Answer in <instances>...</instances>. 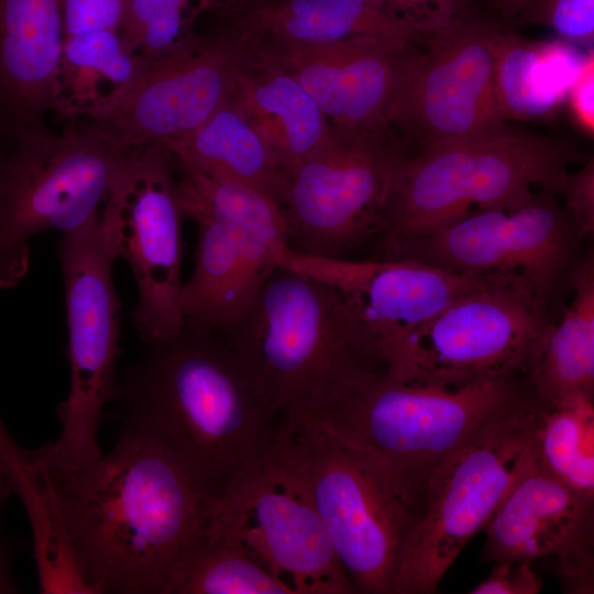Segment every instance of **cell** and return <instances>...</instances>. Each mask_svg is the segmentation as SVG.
Masks as SVG:
<instances>
[{
    "mask_svg": "<svg viewBox=\"0 0 594 594\" xmlns=\"http://www.w3.org/2000/svg\"><path fill=\"white\" fill-rule=\"evenodd\" d=\"M528 395L521 374L449 387L386 372L317 418L372 466L414 522L424 510L428 482L443 461Z\"/></svg>",
    "mask_w": 594,
    "mask_h": 594,
    "instance_id": "277c9868",
    "label": "cell"
},
{
    "mask_svg": "<svg viewBox=\"0 0 594 594\" xmlns=\"http://www.w3.org/2000/svg\"><path fill=\"white\" fill-rule=\"evenodd\" d=\"M56 254L62 270L68 330L69 391L58 407L61 431L42 447L50 468L74 469L102 454L98 431L120 384V310L111 257L99 216L62 234Z\"/></svg>",
    "mask_w": 594,
    "mask_h": 594,
    "instance_id": "9c48e42d",
    "label": "cell"
},
{
    "mask_svg": "<svg viewBox=\"0 0 594 594\" xmlns=\"http://www.w3.org/2000/svg\"><path fill=\"white\" fill-rule=\"evenodd\" d=\"M0 148H1V145H0Z\"/></svg>",
    "mask_w": 594,
    "mask_h": 594,
    "instance_id": "b9f144b4",
    "label": "cell"
},
{
    "mask_svg": "<svg viewBox=\"0 0 594 594\" xmlns=\"http://www.w3.org/2000/svg\"><path fill=\"white\" fill-rule=\"evenodd\" d=\"M130 0H62L64 38L119 31Z\"/></svg>",
    "mask_w": 594,
    "mask_h": 594,
    "instance_id": "d6a6232c",
    "label": "cell"
},
{
    "mask_svg": "<svg viewBox=\"0 0 594 594\" xmlns=\"http://www.w3.org/2000/svg\"><path fill=\"white\" fill-rule=\"evenodd\" d=\"M541 408L530 395L490 419L430 477L425 507L405 534L391 594H432L535 454Z\"/></svg>",
    "mask_w": 594,
    "mask_h": 594,
    "instance_id": "5b68a950",
    "label": "cell"
},
{
    "mask_svg": "<svg viewBox=\"0 0 594 594\" xmlns=\"http://www.w3.org/2000/svg\"><path fill=\"white\" fill-rule=\"evenodd\" d=\"M182 219L173 153L163 144L123 152L99 224L113 261H124L133 274L138 301L131 319L145 343L185 326Z\"/></svg>",
    "mask_w": 594,
    "mask_h": 594,
    "instance_id": "7c38bea8",
    "label": "cell"
},
{
    "mask_svg": "<svg viewBox=\"0 0 594 594\" xmlns=\"http://www.w3.org/2000/svg\"><path fill=\"white\" fill-rule=\"evenodd\" d=\"M404 152L386 133L330 125L321 144L288 176L282 210L287 249L349 258L377 239L391 170Z\"/></svg>",
    "mask_w": 594,
    "mask_h": 594,
    "instance_id": "5bb4252c",
    "label": "cell"
},
{
    "mask_svg": "<svg viewBox=\"0 0 594 594\" xmlns=\"http://www.w3.org/2000/svg\"><path fill=\"white\" fill-rule=\"evenodd\" d=\"M252 0H217L218 7L229 8L231 10L250 2Z\"/></svg>",
    "mask_w": 594,
    "mask_h": 594,
    "instance_id": "60d3db41",
    "label": "cell"
},
{
    "mask_svg": "<svg viewBox=\"0 0 594 594\" xmlns=\"http://www.w3.org/2000/svg\"><path fill=\"white\" fill-rule=\"evenodd\" d=\"M253 61L230 25L152 64L120 106L89 121L121 151L178 141L228 101Z\"/></svg>",
    "mask_w": 594,
    "mask_h": 594,
    "instance_id": "2e32d148",
    "label": "cell"
},
{
    "mask_svg": "<svg viewBox=\"0 0 594 594\" xmlns=\"http://www.w3.org/2000/svg\"><path fill=\"white\" fill-rule=\"evenodd\" d=\"M217 0H130L119 34L127 47L150 65L198 38L197 19Z\"/></svg>",
    "mask_w": 594,
    "mask_h": 594,
    "instance_id": "4dcf8cb0",
    "label": "cell"
},
{
    "mask_svg": "<svg viewBox=\"0 0 594 594\" xmlns=\"http://www.w3.org/2000/svg\"><path fill=\"white\" fill-rule=\"evenodd\" d=\"M499 32L494 23L462 10L428 33V53L394 107L389 125L421 151L512 130L494 87L493 46Z\"/></svg>",
    "mask_w": 594,
    "mask_h": 594,
    "instance_id": "9a60e30c",
    "label": "cell"
},
{
    "mask_svg": "<svg viewBox=\"0 0 594 594\" xmlns=\"http://www.w3.org/2000/svg\"><path fill=\"white\" fill-rule=\"evenodd\" d=\"M243 549L292 594H353L283 426L272 449L215 502L206 534Z\"/></svg>",
    "mask_w": 594,
    "mask_h": 594,
    "instance_id": "ba28073f",
    "label": "cell"
},
{
    "mask_svg": "<svg viewBox=\"0 0 594 594\" xmlns=\"http://www.w3.org/2000/svg\"><path fill=\"white\" fill-rule=\"evenodd\" d=\"M14 556L15 544L11 540L0 538V594L19 593L12 571Z\"/></svg>",
    "mask_w": 594,
    "mask_h": 594,
    "instance_id": "74e56055",
    "label": "cell"
},
{
    "mask_svg": "<svg viewBox=\"0 0 594 594\" xmlns=\"http://www.w3.org/2000/svg\"><path fill=\"white\" fill-rule=\"evenodd\" d=\"M151 65L130 51L118 31L64 38L54 77L52 110L70 121L110 116Z\"/></svg>",
    "mask_w": 594,
    "mask_h": 594,
    "instance_id": "d4e9b609",
    "label": "cell"
},
{
    "mask_svg": "<svg viewBox=\"0 0 594 594\" xmlns=\"http://www.w3.org/2000/svg\"><path fill=\"white\" fill-rule=\"evenodd\" d=\"M594 57L593 50L584 56L583 63L573 79L566 99L574 120L588 134L594 130Z\"/></svg>",
    "mask_w": 594,
    "mask_h": 594,
    "instance_id": "8d00e7d4",
    "label": "cell"
},
{
    "mask_svg": "<svg viewBox=\"0 0 594 594\" xmlns=\"http://www.w3.org/2000/svg\"><path fill=\"white\" fill-rule=\"evenodd\" d=\"M485 528L484 561L550 558L565 592H594V499L548 473L536 451Z\"/></svg>",
    "mask_w": 594,
    "mask_h": 594,
    "instance_id": "ac0fdd59",
    "label": "cell"
},
{
    "mask_svg": "<svg viewBox=\"0 0 594 594\" xmlns=\"http://www.w3.org/2000/svg\"><path fill=\"white\" fill-rule=\"evenodd\" d=\"M520 13L527 23L552 29L561 41L593 50L594 0H534Z\"/></svg>",
    "mask_w": 594,
    "mask_h": 594,
    "instance_id": "1f68e13d",
    "label": "cell"
},
{
    "mask_svg": "<svg viewBox=\"0 0 594 594\" xmlns=\"http://www.w3.org/2000/svg\"><path fill=\"white\" fill-rule=\"evenodd\" d=\"M230 100L258 133L286 180L321 144L331 125L295 78L254 57Z\"/></svg>",
    "mask_w": 594,
    "mask_h": 594,
    "instance_id": "cb8c5ba5",
    "label": "cell"
},
{
    "mask_svg": "<svg viewBox=\"0 0 594 594\" xmlns=\"http://www.w3.org/2000/svg\"><path fill=\"white\" fill-rule=\"evenodd\" d=\"M123 151L88 121L59 135L25 133L0 148V289L29 272L37 234L75 231L99 216Z\"/></svg>",
    "mask_w": 594,
    "mask_h": 594,
    "instance_id": "52a82bcc",
    "label": "cell"
},
{
    "mask_svg": "<svg viewBox=\"0 0 594 594\" xmlns=\"http://www.w3.org/2000/svg\"><path fill=\"white\" fill-rule=\"evenodd\" d=\"M257 63L295 78L331 124L389 132V117L426 53L411 41L361 36L321 44L262 42Z\"/></svg>",
    "mask_w": 594,
    "mask_h": 594,
    "instance_id": "e0dca14e",
    "label": "cell"
},
{
    "mask_svg": "<svg viewBox=\"0 0 594 594\" xmlns=\"http://www.w3.org/2000/svg\"><path fill=\"white\" fill-rule=\"evenodd\" d=\"M1 421V417H0ZM13 495V490L9 480V475L4 465V461L0 451V518L2 510L9 501V498Z\"/></svg>",
    "mask_w": 594,
    "mask_h": 594,
    "instance_id": "f35d334b",
    "label": "cell"
},
{
    "mask_svg": "<svg viewBox=\"0 0 594 594\" xmlns=\"http://www.w3.org/2000/svg\"><path fill=\"white\" fill-rule=\"evenodd\" d=\"M279 265L333 287L380 341L388 365L414 329L457 298L508 275L471 276L411 258L352 260L285 250Z\"/></svg>",
    "mask_w": 594,
    "mask_h": 594,
    "instance_id": "d6986e66",
    "label": "cell"
},
{
    "mask_svg": "<svg viewBox=\"0 0 594 594\" xmlns=\"http://www.w3.org/2000/svg\"><path fill=\"white\" fill-rule=\"evenodd\" d=\"M487 578L473 587L471 594H538L542 581L532 570L531 561L493 563Z\"/></svg>",
    "mask_w": 594,
    "mask_h": 594,
    "instance_id": "d590c367",
    "label": "cell"
},
{
    "mask_svg": "<svg viewBox=\"0 0 594 594\" xmlns=\"http://www.w3.org/2000/svg\"><path fill=\"white\" fill-rule=\"evenodd\" d=\"M164 594H292L243 549L207 535L174 565Z\"/></svg>",
    "mask_w": 594,
    "mask_h": 594,
    "instance_id": "f1b7e54d",
    "label": "cell"
},
{
    "mask_svg": "<svg viewBox=\"0 0 594 594\" xmlns=\"http://www.w3.org/2000/svg\"><path fill=\"white\" fill-rule=\"evenodd\" d=\"M63 44L62 0H0V145L46 129Z\"/></svg>",
    "mask_w": 594,
    "mask_h": 594,
    "instance_id": "ffe728a7",
    "label": "cell"
},
{
    "mask_svg": "<svg viewBox=\"0 0 594 594\" xmlns=\"http://www.w3.org/2000/svg\"><path fill=\"white\" fill-rule=\"evenodd\" d=\"M564 210L584 238L594 231V162L591 158L581 169L568 174L561 191Z\"/></svg>",
    "mask_w": 594,
    "mask_h": 594,
    "instance_id": "e575fe53",
    "label": "cell"
},
{
    "mask_svg": "<svg viewBox=\"0 0 594 594\" xmlns=\"http://www.w3.org/2000/svg\"><path fill=\"white\" fill-rule=\"evenodd\" d=\"M47 468L95 594H164L180 556L209 529L217 496L134 426L123 424L112 450L89 463Z\"/></svg>",
    "mask_w": 594,
    "mask_h": 594,
    "instance_id": "6da1fadb",
    "label": "cell"
},
{
    "mask_svg": "<svg viewBox=\"0 0 594 594\" xmlns=\"http://www.w3.org/2000/svg\"><path fill=\"white\" fill-rule=\"evenodd\" d=\"M535 451L548 473L581 496L594 499V402L541 409Z\"/></svg>",
    "mask_w": 594,
    "mask_h": 594,
    "instance_id": "f546056e",
    "label": "cell"
},
{
    "mask_svg": "<svg viewBox=\"0 0 594 594\" xmlns=\"http://www.w3.org/2000/svg\"><path fill=\"white\" fill-rule=\"evenodd\" d=\"M145 344L120 385L123 424L152 436L218 497L272 449L284 419L218 332L185 323Z\"/></svg>",
    "mask_w": 594,
    "mask_h": 594,
    "instance_id": "7a4b0ae2",
    "label": "cell"
},
{
    "mask_svg": "<svg viewBox=\"0 0 594 594\" xmlns=\"http://www.w3.org/2000/svg\"><path fill=\"white\" fill-rule=\"evenodd\" d=\"M0 451L26 513L42 594H95L76 563L53 481L40 449L21 448L0 421Z\"/></svg>",
    "mask_w": 594,
    "mask_h": 594,
    "instance_id": "484cf974",
    "label": "cell"
},
{
    "mask_svg": "<svg viewBox=\"0 0 594 594\" xmlns=\"http://www.w3.org/2000/svg\"><path fill=\"white\" fill-rule=\"evenodd\" d=\"M551 322L520 278L502 276L408 333L391 354L387 373L449 387L521 374Z\"/></svg>",
    "mask_w": 594,
    "mask_h": 594,
    "instance_id": "8fae6325",
    "label": "cell"
},
{
    "mask_svg": "<svg viewBox=\"0 0 594 594\" xmlns=\"http://www.w3.org/2000/svg\"><path fill=\"white\" fill-rule=\"evenodd\" d=\"M232 11L230 28L251 46L321 44L361 36L413 41L418 33L370 0H252Z\"/></svg>",
    "mask_w": 594,
    "mask_h": 594,
    "instance_id": "7402d4cb",
    "label": "cell"
},
{
    "mask_svg": "<svg viewBox=\"0 0 594 594\" xmlns=\"http://www.w3.org/2000/svg\"><path fill=\"white\" fill-rule=\"evenodd\" d=\"M383 11L407 21L417 32L436 30L464 10L466 0H370Z\"/></svg>",
    "mask_w": 594,
    "mask_h": 594,
    "instance_id": "836d02e7",
    "label": "cell"
},
{
    "mask_svg": "<svg viewBox=\"0 0 594 594\" xmlns=\"http://www.w3.org/2000/svg\"><path fill=\"white\" fill-rule=\"evenodd\" d=\"M165 146L177 161L215 179L265 194L282 208L287 180L258 133L230 99L196 130Z\"/></svg>",
    "mask_w": 594,
    "mask_h": 594,
    "instance_id": "83f0119b",
    "label": "cell"
},
{
    "mask_svg": "<svg viewBox=\"0 0 594 594\" xmlns=\"http://www.w3.org/2000/svg\"><path fill=\"white\" fill-rule=\"evenodd\" d=\"M578 152L571 139L509 130L476 143L469 202L477 210L515 209L532 188L561 195Z\"/></svg>",
    "mask_w": 594,
    "mask_h": 594,
    "instance_id": "603a6c76",
    "label": "cell"
},
{
    "mask_svg": "<svg viewBox=\"0 0 594 594\" xmlns=\"http://www.w3.org/2000/svg\"><path fill=\"white\" fill-rule=\"evenodd\" d=\"M564 41H529L498 33L493 46L496 99L505 120L551 118L566 100L584 56Z\"/></svg>",
    "mask_w": 594,
    "mask_h": 594,
    "instance_id": "4316f807",
    "label": "cell"
},
{
    "mask_svg": "<svg viewBox=\"0 0 594 594\" xmlns=\"http://www.w3.org/2000/svg\"><path fill=\"white\" fill-rule=\"evenodd\" d=\"M534 0H495L496 7L505 16H514L526 9Z\"/></svg>",
    "mask_w": 594,
    "mask_h": 594,
    "instance_id": "ab89813d",
    "label": "cell"
},
{
    "mask_svg": "<svg viewBox=\"0 0 594 594\" xmlns=\"http://www.w3.org/2000/svg\"><path fill=\"white\" fill-rule=\"evenodd\" d=\"M286 442L356 593L391 594L413 518L372 466L314 416L285 418Z\"/></svg>",
    "mask_w": 594,
    "mask_h": 594,
    "instance_id": "30bf717a",
    "label": "cell"
},
{
    "mask_svg": "<svg viewBox=\"0 0 594 594\" xmlns=\"http://www.w3.org/2000/svg\"><path fill=\"white\" fill-rule=\"evenodd\" d=\"M572 300L560 322H551L521 372L542 409L594 402V258L587 251L570 277Z\"/></svg>",
    "mask_w": 594,
    "mask_h": 594,
    "instance_id": "44dd1931",
    "label": "cell"
},
{
    "mask_svg": "<svg viewBox=\"0 0 594 594\" xmlns=\"http://www.w3.org/2000/svg\"><path fill=\"white\" fill-rule=\"evenodd\" d=\"M218 333L282 418L321 417L388 370L380 341L333 287L283 265Z\"/></svg>",
    "mask_w": 594,
    "mask_h": 594,
    "instance_id": "3957f363",
    "label": "cell"
},
{
    "mask_svg": "<svg viewBox=\"0 0 594 594\" xmlns=\"http://www.w3.org/2000/svg\"><path fill=\"white\" fill-rule=\"evenodd\" d=\"M556 196L540 189L515 209L472 211L378 258H411L471 276H515L549 308L569 287L585 239Z\"/></svg>",
    "mask_w": 594,
    "mask_h": 594,
    "instance_id": "4fadbf2b",
    "label": "cell"
},
{
    "mask_svg": "<svg viewBox=\"0 0 594 594\" xmlns=\"http://www.w3.org/2000/svg\"><path fill=\"white\" fill-rule=\"evenodd\" d=\"M177 204L198 230L194 271L184 282L185 323L222 332L254 305L287 249L280 206L257 190L215 179L175 158Z\"/></svg>",
    "mask_w": 594,
    "mask_h": 594,
    "instance_id": "8992f818",
    "label": "cell"
}]
</instances>
